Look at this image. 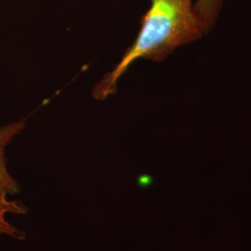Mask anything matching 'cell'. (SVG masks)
<instances>
[{"label":"cell","instance_id":"cell-1","mask_svg":"<svg viewBox=\"0 0 251 251\" xmlns=\"http://www.w3.org/2000/svg\"><path fill=\"white\" fill-rule=\"evenodd\" d=\"M205 35L195 11L194 0H150L133 43L115 67L94 86L92 96L104 100L115 95L118 81L136 61L161 63L177 49L196 42Z\"/></svg>","mask_w":251,"mask_h":251},{"label":"cell","instance_id":"cell-2","mask_svg":"<svg viewBox=\"0 0 251 251\" xmlns=\"http://www.w3.org/2000/svg\"><path fill=\"white\" fill-rule=\"evenodd\" d=\"M25 126V119L9 123L0 126V189L9 195H15L20 192L18 182L9 173L7 167L6 149Z\"/></svg>","mask_w":251,"mask_h":251},{"label":"cell","instance_id":"cell-3","mask_svg":"<svg viewBox=\"0 0 251 251\" xmlns=\"http://www.w3.org/2000/svg\"><path fill=\"white\" fill-rule=\"evenodd\" d=\"M9 196L10 195L6 191L0 189V235L21 240L25 238V233L9 223L8 215H25L27 213V207L19 200H10Z\"/></svg>","mask_w":251,"mask_h":251},{"label":"cell","instance_id":"cell-4","mask_svg":"<svg viewBox=\"0 0 251 251\" xmlns=\"http://www.w3.org/2000/svg\"><path fill=\"white\" fill-rule=\"evenodd\" d=\"M224 6V0H197L195 11L205 29L206 35L215 26Z\"/></svg>","mask_w":251,"mask_h":251}]
</instances>
